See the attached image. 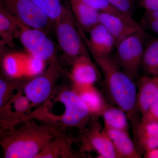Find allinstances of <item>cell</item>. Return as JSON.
<instances>
[{"label":"cell","instance_id":"obj_26","mask_svg":"<svg viewBox=\"0 0 158 158\" xmlns=\"http://www.w3.org/2000/svg\"><path fill=\"white\" fill-rule=\"evenodd\" d=\"M30 102L26 96L17 97L14 101V108L18 113H23L28 110Z\"/></svg>","mask_w":158,"mask_h":158},{"label":"cell","instance_id":"obj_21","mask_svg":"<svg viewBox=\"0 0 158 158\" xmlns=\"http://www.w3.org/2000/svg\"><path fill=\"white\" fill-rule=\"evenodd\" d=\"M55 23L66 5L62 0H32Z\"/></svg>","mask_w":158,"mask_h":158},{"label":"cell","instance_id":"obj_1","mask_svg":"<svg viewBox=\"0 0 158 158\" xmlns=\"http://www.w3.org/2000/svg\"><path fill=\"white\" fill-rule=\"evenodd\" d=\"M103 74L108 93L116 106L125 112L133 126L134 133L139 121L135 82L120 68L112 55L95 59Z\"/></svg>","mask_w":158,"mask_h":158},{"label":"cell","instance_id":"obj_13","mask_svg":"<svg viewBox=\"0 0 158 158\" xmlns=\"http://www.w3.org/2000/svg\"><path fill=\"white\" fill-rule=\"evenodd\" d=\"M158 100V76L145 75L139 81L137 91V105L143 115Z\"/></svg>","mask_w":158,"mask_h":158},{"label":"cell","instance_id":"obj_8","mask_svg":"<svg viewBox=\"0 0 158 158\" xmlns=\"http://www.w3.org/2000/svg\"><path fill=\"white\" fill-rule=\"evenodd\" d=\"M61 71L56 62L52 63L47 69L28 83L25 87L24 93L30 102L37 105L46 100L54 84L62 75Z\"/></svg>","mask_w":158,"mask_h":158},{"label":"cell","instance_id":"obj_9","mask_svg":"<svg viewBox=\"0 0 158 158\" xmlns=\"http://www.w3.org/2000/svg\"><path fill=\"white\" fill-rule=\"evenodd\" d=\"M59 101L65 108L61 121L65 125L81 126L88 121L91 115L87 106L73 89L63 91L59 96Z\"/></svg>","mask_w":158,"mask_h":158},{"label":"cell","instance_id":"obj_20","mask_svg":"<svg viewBox=\"0 0 158 158\" xmlns=\"http://www.w3.org/2000/svg\"><path fill=\"white\" fill-rule=\"evenodd\" d=\"M141 67L148 76H158V39L145 45Z\"/></svg>","mask_w":158,"mask_h":158},{"label":"cell","instance_id":"obj_14","mask_svg":"<svg viewBox=\"0 0 158 158\" xmlns=\"http://www.w3.org/2000/svg\"><path fill=\"white\" fill-rule=\"evenodd\" d=\"M71 77L73 83L94 85L99 78V73L88 53L82 55L72 64Z\"/></svg>","mask_w":158,"mask_h":158},{"label":"cell","instance_id":"obj_12","mask_svg":"<svg viewBox=\"0 0 158 158\" xmlns=\"http://www.w3.org/2000/svg\"><path fill=\"white\" fill-rule=\"evenodd\" d=\"M85 148L93 150L98 158H117L111 139L104 128L98 122L93 124L86 135Z\"/></svg>","mask_w":158,"mask_h":158},{"label":"cell","instance_id":"obj_3","mask_svg":"<svg viewBox=\"0 0 158 158\" xmlns=\"http://www.w3.org/2000/svg\"><path fill=\"white\" fill-rule=\"evenodd\" d=\"M55 26L59 47L67 61L72 64L79 57L88 53L70 5L65 6Z\"/></svg>","mask_w":158,"mask_h":158},{"label":"cell","instance_id":"obj_29","mask_svg":"<svg viewBox=\"0 0 158 158\" xmlns=\"http://www.w3.org/2000/svg\"><path fill=\"white\" fill-rule=\"evenodd\" d=\"M149 20H158V10L145 11L143 21Z\"/></svg>","mask_w":158,"mask_h":158},{"label":"cell","instance_id":"obj_15","mask_svg":"<svg viewBox=\"0 0 158 158\" xmlns=\"http://www.w3.org/2000/svg\"><path fill=\"white\" fill-rule=\"evenodd\" d=\"M104 129L112 141L117 158H141V154L132 140L129 133L113 129Z\"/></svg>","mask_w":158,"mask_h":158},{"label":"cell","instance_id":"obj_18","mask_svg":"<svg viewBox=\"0 0 158 158\" xmlns=\"http://www.w3.org/2000/svg\"><path fill=\"white\" fill-rule=\"evenodd\" d=\"M19 20L0 4V45L1 48L15 46L14 40L17 37Z\"/></svg>","mask_w":158,"mask_h":158},{"label":"cell","instance_id":"obj_22","mask_svg":"<svg viewBox=\"0 0 158 158\" xmlns=\"http://www.w3.org/2000/svg\"><path fill=\"white\" fill-rule=\"evenodd\" d=\"M135 138L138 137L158 140V122H140L134 133Z\"/></svg>","mask_w":158,"mask_h":158},{"label":"cell","instance_id":"obj_28","mask_svg":"<svg viewBox=\"0 0 158 158\" xmlns=\"http://www.w3.org/2000/svg\"><path fill=\"white\" fill-rule=\"evenodd\" d=\"M8 85L7 82L2 79L0 80V105L1 106L3 104L4 100L6 98Z\"/></svg>","mask_w":158,"mask_h":158},{"label":"cell","instance_id":"obj_27","mask_svg":"<svg viewBox=\"0 0 158 158\" xmlns=\"http://www.w3.org/2000/svg\"><path fill=\"white\" fill-rule=\"evenodd\" d=\"M140 5L145 11L158 10V0H140Z\"/></svg>","mask_w":158,"mask_h":158},{"label":"cell","instance_id":"obj_2","mask_svg":"<svg viewBox=\"0 0 158 158\" xmlns=\"http://www.w3.org/2000/svg\"><path fill=\"white\" fill-rule=\"evenodd\" d=\"M55 136L48 127L34 123L9 131L1 141L6 158H37L53 141Z\"/></svg>","mask_w":158,"mask_h":158},{"label":"cell","instance_id":"obj_30","mask_svg":"<svg viewBox=\"0 0 158 158\" xmlns=\"http://www.w3.org/2000/svg\"><path fill=\"white\" fill-rule=\"evenodd\" d=\"M144 24L153 32L158 34V20L143 21Z\"/></svg>","mask_w":158,"mask_h":158},{"label":"cell","instance_id":"obj_7","mask_svg":"<svg viewBox=\"0 0 158 158\" xmlns=\"http://www.w3.org/2000/svg\"><path fill=\"white\" fill-rule=\"evenodd\" d=\"M45 62L26 53L13 52L3 58L2 65L5 73L12 79L34 78L44 71Z\"/></svg>","mask_w":158,"mask_h":158},{"label":"cell","instance_id":"obj_31","mask_svg":"<svg viewBox=\"0 0 158 158\" xmlns=\"http://www.w3.org/2000/svg\"><path fill=\"white\" fill-rule=\"evenodd\" d=\"M145 158H158V147L146 151L144 152Z\"/></svg>","mask_w":158,"mask_h":158},{"label":"cell","instance_id":"obj_11","mask_svg":"<svg viewBox=\"0 0 158 158\" xmlns=\"http://www.w3.org/2000/svg\"><path fill=\"white\" fill-rule=\"evenodd\" d=\"M80 32L94 60L110 56L116 48L114 38L101 24L98 23L89 31L88 39L83 31H80Z\"/></svg>","mask_w":158,"mask_h":158},{"label":"cell","instance_id":"obj_19","mask_svg":"<svg viewBox=\"0 0 158 158\" xmlns=\"http://www.w3.org/2000/svg\"><path fill=\"white\" fill-rule=\"evenodd\" d=\"M101 116L104 128L120 130L129 133V120L125 112L118 106L107 104Z\"/></svg>","mask_w":158,"mask_h":158},{"label":"cell","instance_id":"obj_24","mask_svg":"<svg viewBox=\"0 0 158 158\" xmlns=\"http://www.w3.org/2000/svg\"><path fill=\"white\" fill-rule=\"evenodd\" d=\"M80 1L94 9H96L99 12H110V13L121 15L129 19H134L128 18L121 14L116 9H114L113 6H111L107 0H80Z\"/></svg>","mask_w":158,"mask_h":158},{"label":"cell","instance_id":"obj_4","mask_svg":"<svg viewBox=\"0 0 158 158\" xmlns=\"http://www.w3.org/2000/svg\"><path fill=\"white\" fill-rule=\"evenodd\" d=\"M146 36V32L142 28L122 40L115 48L113 56L115 61L134 81L141 67Z\"/></svg>","mask_w":158,"mask_h":158},{"label":"cell","instance_id":"obj_25","mask_svg":"<svg viewBox=\"0 0 158 158\" xmlns=\"http://www.w3.org/2000/svg\"><path fill=\"white\" fill-rule=\"evenodd\" d=\"M141 122H158V100L149 108L146 113L142 115Z\"/></svg>","mask_w":158,"mask_h":158},{"label":"cell","instance_id":"obj_10","mask_svg":"<svg viewBox=\"0 0 158 158\" xmlns=\"http://www.w3.org/2000/svg\"><path fill=\"white\" fill-rule=\"evenodd\" d=\"M99 23L113 36L116 46L122 40L143 28L134 19L110 12H100Z\"/></svg>","mask_w":158,"mask_h":158},{"label":"cell","instance_id":"obj_23","mask_svg":"<svg viewBox=\"0 0 158 158\" xmlns=\"http://www.w3.org/2000/svg\"><path fill=\"white\" fill-rule=\"evenodd\" d=\"M111 6L121 14L130 19H133L134 0H107Z\"/></svg>","mask_w":158,"mask_h":158},{"label":"cell","instance_id":"obj_16","mask_svg":"<svg viewBox=\"0 0 158 158\" xmlns=\"http://www.w3.org/2000/svg\"><path fill=\"white\" fill-rule=\"evenodd\" d=\"M73 89L87 106L91 115L101 116L107 103L94 85L73 82Z\"/></svg>","mask_w":158,"mask_h":158},{"label":"cell","instance_id":"obj_5","mask_svg":"<svg viewBox=\"0 0 158 158\" xmlns=\"http://www.w3.org/2000/svg\"><path fill=\"white\" fill-rule=\"evenodd\" d=\"M17 37L31 56L45 62H56V48L45 32L28 27L19 20Z\"/></svg>","mask_w":158,"mask_h":158},{"label":"cell","instance_id":"obj_6","mask_svg":"<svg viewBox=\"0 0 158 158\" xmlns=\"http://www.w3.org/2000/svg\"><path fill=\"white\" fill-rule=\"evenodd\" d=\"M5 8L30 27L38 29L47 34L55 26L48 15L32 0H1Z\"/></svg>","mask_w":158,"mask_h":158},{"label":"cell","instance_id":"obj_17","mask_svg":"<svg viewBox=\"0 0 158 158\" xmlns=\"http://www.w3.org/2000/svg\"><path fill=\"white\" fill-rule=\"evenodd\" d=\"M72 12L79 28L83 32H89L99 23V11L80 0H70Z\"/></svg>","mask_w":158,"mask_h":158}]
</instances>
